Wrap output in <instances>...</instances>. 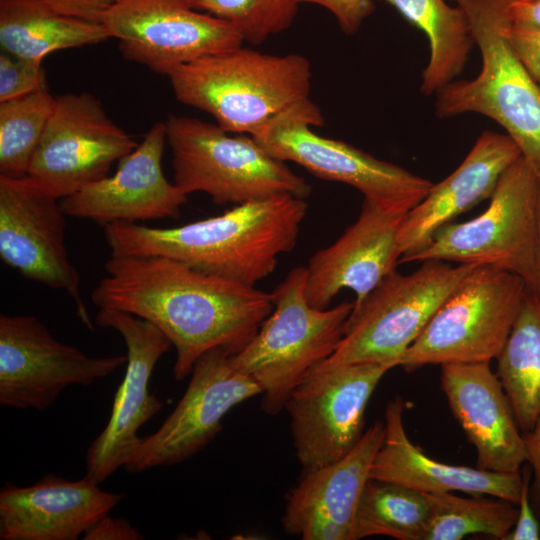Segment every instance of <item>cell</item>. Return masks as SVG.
Wrapping results in <instances>:
<instances>
[{"instance_id": "obj_1", "label": "cell", "mask_w": 540, "mask_h": 540, "mask_svg": "<svg viewBox=\"0 0 540 540\" xmlns=\"http://www.w3.org/2000/svg\"><path fill=\"white\" fill-rule=\"evenodd\" d=\"M91 293L98 308L124 311L158 327L176 350L175 379L205 352L243 349L273 310L272 294L161 256H112Z\"/></svg>"}, {"instance_id": "obj_2", "label": "cell", "mask_w": 540, "mask_h": 540, "mask_svg": "<svg viewBox=\"0 0 540 540\" xmlns=\"http://www.w3.org/2000/svg\"><path fill=\"white\" fill-rule=\"evenodd\" d=\"M308 210L289 194L234 205L224 213L171 228L134 222L104 225L112 256H161L198 271L255 286L296 245Z\"/></svg>"}, {"instance_id": "obj_3", "label": "cell", "mask_w": 540, "mask_h": 540, "mask_svg": "<svg viewBox=\"0 0 540 540\" xmlns=\"http://www.w3.org/2000/svg\"><path fill=\"white\" fill-rule=\"evenodd\" d=\"M177 100L214 117L229 133L256 135L310 98V61L238 47L207 55L166 75Z\"/></svg>"}, {"instance_id": "obj_4", "label": "cell", "mask_w": 540, "mask_h": 540, "mask_svg": "<svg viewBox=\"0 0 540 540\" xmlns=\"http://www.w3.org/2000/svg\"><path fill=\"white\" fill-rule=\"evenodd\" d=\"M465 13L482 58L479 74L454 80L435 95V114L477 113L502 126L521 154L540 168V89L515 51L513 0H452Z\"/></svg>"}, {"instance_id": "obj_5", "label": "cell", "mask_w": 540, "mask_h": 540, "mask_svg": "<svg viewBox=\"0 0 540 540\" xmlns=\"http://www.w3.org/2000/svg\"><path fill=\"white\" fill-rule=\"evenodd\" d=\"M306 267L292 269L275 287L273 310L254 337L232 355L233 366L261 388L260 407L276 415L299 382L339 346L354 302L312 307L305 297Z\"/></svg>"}, {"instance_id": "obj_6", "label": "cell", "mask_w": 540, "mask_h": 540, "mask_svg": "<svg viewBox=\"0 0 540 540\" xmlns=\"http://www.w3.org/2000/svg\"><path fill=\"white\" fill-rule=\"evenodd\" d=\"M165 126L174 183L187 195L203 192L218 205H239L311 194L305 178L250 135L231 136L218 124L182 115H170Z\"/></svg>"}, {"instance_id": "obj_7", "label": "cell", "mask_w": 540, "mask_h": 540, "mask_svg": "<svg viewBox=\"0 0 540 540\" xmlns=\"http://www.w3.org/2000/svg\"><path fill=\"white\" fill-rule=\"evenodd\" d=\"M526 282L490 266L475 267L443 301L399 366L490 362L501 353L520 311Z\"/></svg>"}, {"instance_id": "obj_8", "label": "cell", "mask_w": 540, "mask_h": 540, "mask_svg": "<svg viewBox=\"0 0 540 540\" xmlns=\"http://www.w3.org/2000/svg\"><path fill=\"white\" fill-rule=\"evenodd\" d=\"M475 267L425 260L407 275L394 270L363 300L354 303L343 338L327 360L335 364L399 366L439 306Z\"/></svg>"}, {"instance_id": "obj_9", "label": "cell", "mask_w": 540, "mask_h": 540, "mask_svg": "<svg viewBox=\"0 0 540 540\" xmlns=\"http://www.w3.org/2000/svg\"><path fill=\"white\" fill-rule=\"evenodd\" d=\"M539 167L522 155L501 175L487 209L440 228L409 262L440 260L490 266L531 286L537 237Z\"/></svg>"}, {"instance_id": "obj_10", "label": "cell", "mask_w": 540, "mask_h": 540, "mask_svg": "<svg viewBox=\"0 0 540 540\" xmlns=\"http://www.w3.org/2000/svg\"><path fill=\"white\" fill-rule=\"evenodd\" d=\"M318 106L309 99L270 121L252 136L267 152L293 162L314 176L350 185L365 198L416 206L430 191V180L380 160L346 142L316 134L322 126Z\"/></svg>"}, {"instance_id": "obj_11", "label": "cell", "mask_w": 540, "mask_h": 540, "mask_svg": "<svg viewBox=\"0 0 540 540\" xmlns=\"http://www.w3.org/2000/svg\"><path fill=\"white\" fill-rule=\"evenodd\" d=\"M393 367L376 362L317 364L290 394L296 457L304 469L343 458L363 435L364 413L379 381Z\"/></svg>"}, {"instance_id": "obj_12", "label": "cell", "mask_w": 540, "mask_h": 540, "mask_svg": "<svg viewBox=\"0 0 540 540\" xmlns=\"http://www.w3.org/2000/svg\"><path fill=\"white\" fill-rule=\"evenodd\" d=\"M138 144L88 92L56 97L52 115L31 159L27 177L64 199L106 176Z\"/></svg>"}, {"instance_id": "obj_13", "label": "cell", "mask_w": 540, "mask_h": 540, "mask_svg": "<svg viewBox=\"0 0 540 540\" xmlns=\"http://www.w3.org/2000/svg\"><path fill=\"white\" fill-rule=\"evenodd\" d=\"M58 341L33 315L0 314V404L44 411L71 385L88 386L126 364Z\"/></svg>"}, {"instance_id": "obj_14", "label": "cell", "mask_w": 540, "mask_h": 540, "mask_svg": "<svg viewBox=\"0 0 540 540\" xmlns=\"http://www.w3.org/2000/svg\"><path fill=\"white\" fill-rule=\"evenodd\" d=\"M231 351L216 347L195 362L187 389L173 412L141 443L124 465L142 473L182 463L204 449L235 406L262 394L259 385L232 364Z\"/></svg>"}, {"instance_id": "obj_15", "label": "cell", "mask_w": 540, "mask_h": 540, "mask_svg": "<svg viewBox=\"0 0 540 540\" xmlns=\"http://www.w3.org/2000/svg\"><path fill=\"white\" fill-rule=\"evenodd\" d=\"M101 23L119 40L124 58L165 76L180 65L244 43L233 24L186 0H120Z\"/></svg>"}, {"instance_id": "obj_16", "label": "cell", "mask_w": 540, "mask_h": 540, "mask_svg": "<svg viewBox=\"0 0 540 540\" xmlns=\"http://www.w3.org/2000/svg\"><path fill=\"white\" fill-rule=\"evenodd\" d=\"M58 200L27 176L0 175V257L26 279L66 292L78 317L92 329L80 276L65 244L66 213Z\"/></svg>"}, {"instance_id": "obj_17", "label": "cell", "mask_w": 540, "mask_h": 540, "mask_svg": "<svg viewBox=\"0 0 540 540\" xmlns=\"http://www.w3.org/2000/svg\"><path fill=\"white\" fill-rule=\"evenodd\" d=\"M95 323L116 330L127 348L126 373L110 418L86 452V476L100 484L126 464L141 443L138 430L162 410L164 403L149 391V381L172 344L154 324L124 311L99 308Z\"/></svg>"}, {"instance_id": "obj_18", "label": "cell", "mask_w": 540, "mask_h": 540, "mask_svg": "<svg viewBox=\"0 0 540 540\" xmlns=\"http://www.w3.org/2000/svg\"><path fill=\"white\" fill-rule=\"evenodd\" d=\"M411 207L365 198L360 214L331 245L318 250L306 266L305 297L314 308L326 309L343 289L354 303L363 300L396 270L399 230Z\"/></svg>"}, {"instance_id": "obj_19", "label": "cell", "mask_w": 540, "mask_h": 540, "mask_svg": "<svg viewBox=\"0 0 540 540\" xmlns=\"http://www.w3.org/2000/svg\"><path fill=\"white\" fill-rule=\"evenodd\" d=\"M165 122H157L143 140L118 161L114 175L90 183L63 199L66 215L103 226L114 222L178 218L188 195L164 175Z\"/></svg>"}, {"instance_id": "obj_20", "label": "cell", "mask_w": 540, "mask_h": 540, "mask_svg": "<svg viewBox=\"0 0 540 540\" xmlns=\"http://www.w3.org/2000/svg\"><path fill=\"white\" fill-rule=\"evenodd\" d=\"M384 437L385 423L376 421L343 458L304 469L286 497L284 530L303 540H356L358 505Z\"/></svg>"}, {"instance_id": "obj_21", "label": "cell", "mask_w": 540, "mask_h": 540, "mask_svg": "<svg viewBox=\"0 0 540 540\" xmlns=\"http://www.w3.org/2000/svg\"><path fill=\"white\" fill-rule=\"evenodd\" d=\"M98 485L87 476L70 481L53 474L27 487L5 483L0 491V539H78L125 497Z\"/></svg>"}, {"instance_id": "obj_22", "label": "cell", "mask_w": 540, "mask_h": 540, "mask_svg": "<svg viewBox=\"0 0 540 540\" xmlns=\"http://www.w3.org/2000/svg\"><path fill=\"white\" fill-rule=\"evenodd\" d=\"M440 385L449 407L476 450V467L520 471L526 462L522 431L489 362L442 364Z\"/></svg>"}, {"instance_id": "obj_23", "label": "cell", "mask_w": 540, "mask_h": 540, "mask_svg": "<svg viewBox=\"0 0 540 540\" xmlns=\"http://www.w3.org/2000/svg\"><path fill=\"white\" fill-rule=\"evenodd\" d=\"M521 155L508 134L484 131L461 164L407 212L398 236L399 263H408L444 225L490 199L503 172Z\"/></svg>"}, {"instance_id": "obj_24", "label": "cell", "mask_w": 540, "mask_h": 540, "mask_svg": "<svg viewBox=\"0 0 540 540\" xmlns=\"http://www.w3.org/2000/svg\"><path fill=\"white\" fill-rule=\"evenodd\" d=\"M405 401L397 396L385 408V437L370 470V478L397 483L423 493L460 491L488 495L517 504L521 471L499 473L453 465L426 455L409 439L403 424Z\"/></svg>"}, {"instance_id": "obj_25", "label": "cell", "mask_w": 540, "mask_h": 540, "mask_svg": "<svg viewBox=\"0 0 540 540\" xmlns=\"http://www.w3.org/2000/svg\"><path fill=\"white\" fill-rule=\"evenodd\" d=\"M110 38L102 23L60 14L37 0H0V45L19 58L43 61L56 51Z\"/></svg>"}, {"instance_id": "obj_26", "label": "cell", "mask_w": 540, "mask_h": 540, "mask_svg": "<svg viewBox=\"0 0 540 540\" xmlns=\"http://www.w3.org/2000/svg\"><path fill=\"white\" fill-rule=\"evenodd\" d=\"M421 30L429 42V59L420 92L436 94L465 68L475 44L465 13L445 0H382Z\"/></svg>"}, {"instance_id": "obj_27", "label": "cell", "mask_w": 540, "mask_h": 540, "mask_svg": "<svg viewBox=\"0 0 540 540\" xmlns=\"http://www.w3.org/2000/svg\"><path fill=\"white\" fill-rule=\"evenodd\" d=\"M497 360L518 425L529 431L540 417V293L531 287Z\"/></svg>"}, {"instance_id": "obj_28", "label": "cell", "mask_w": 540, "mask_h": 540, "mask_svg": "<svg viewBox=\"0 0 540 540\" xmlns=\"http://www.w3.org/2000/svg\"><path fill=\"white\" fill-rule=\"evenodd\" d=\"M429 513L426 493L370 478L357 509L356 540L374 535L423 540Z\"/></svg>"}, {"instance_id": "obj_29", "label": "cell", "mask_w": 540, "mask_h": 540, "mask_svg": "<svg viewBox=\"0 0 540 540\" xmlns=\"http://www.w3.org/2000/svg\"><path fill=\"white\" fill-rule=\"evenodd\" d=\"M426 494L430 513L423 540H460L472 534L504 540L517 519V504L504 499Z\"/></svg>"}, {"instance_id": "obj_30", "label": "cell", "mask_w": 540, "mask_h": 540, "mask_svg": "<svg viewBox=\"0 0 540 540\" xmlns=\"http://www.w3.org/2000/svg\"><path fill=\"white\" fill-rule=\"evenodd\" d=\"M55 100L45 89L0 102V175L14 178L27 175Z\"/></svg>"}, {"instance_id": "obj_31", "label": "cell", "mask_w": 540, "mask_h": 540, "mask_svg": "<svg viewBox=\"0 0 540 540\" xmlns=\"http://www.w3.org/2000/svg\"><path fill=\"white\" fill-rule=\"evenodd\" d=\"M205 13L233 24L243 41L258 45L287 30L293 23L299 0H186Z\"/></svg>"}, {"instance_id": "obj_32", "label": "cell", "mask_w": 540, "mask_h": 540, "mask_svg": "<svg viewBox=\"0 0 540 540\" xmlns=\"http://www.w3.org/2000/svg\"><path fill=\"white\" fill-rule=\"evenodd\" d=\"M47 89L43 61L0 53V102Z\"/></svg>"}, {"instance_id": "obj_33", "label": "cell", "mask_w": 540, "mask_h": 540, "mask_svg": "<svg viewBox=\"0 0 540 540\" xmlns=\"http://www.w3.org/2000/svg\"><path fill=\"white\" fill-rule=\"evenodd\" d=\"M321 6L336 19L340 29L347 35L356 33L365 19L374 11L373 0H299Z\"/></svg>"}, {"instance_id": "obj_34", "label": "cell", "mask_w": 540, "mask_h": 540, "mask_svg": "<svg viewBox=\"0 0 540 540\" xmlns=\"http://www.w3.org/2000/svg\"><path fill=\"white\" fill-rule=\"evenodd\" d=\"M522 486L520 498L517 502L518 514L514 527L504 540H539V519L530 500V484L532 471L529 464L524 465L522 471Z\"/></svg>"}, {"instance_id": "obj_35", "label": "cell", "mask_w": 540, "mask_h": 540, "mask_svg": "<svg viewBox=\"0 0 540 540\" xmlns=\"http://www.w3.org/2000/svg\"><path fill=\"white\" fill-rule=\"evenodd\" d=\"M509 35L519 58L540 89V31L512 24Z\"/></svg>"}, {"instance_id": "obj_36", "label": "cell", "mask_w": 540, "mask_h": 540, "mask_svg": "<svg viewBox=\"0 0 540 540\" xmlns=\"http://www.w3.org/2000/svg\"><path fill=\"white\" fill-rule=\"evenodd\" d=\"M50 9L73 18L101 23L105 13L120 0H37Z\"/></svg>"}, {"instance_id": "obj_37", "label": "cell", "mask_w": 540, "mask_h": 540, "mask_svg": "<svg viewBox=\"0 0 540 540\" xmlns=\"http://www.w3.org/2000/svg\"><path fill=\"white\" fill-rule=\"evenodd\" d=\"M83 539L140 540L144 539V536L127 519L106 515L84 533Z\"/></svg>"}, {"instance_id": "obj_38", "label": "cell", "mask_w": 540, "mask_h": 540, "mask_svg": "<svg viewBox=\"0 0 540 540\" xmlns=\"http://www.w3.org/2000/svg\"><path fill=\"white\" fill-rule=\"evenodd\" d=\"M526 462L531 467L532 480L530 484V500L533 509L540 519V417L532 429L522 432Z\"/></svg>"}, {"instance_id": "obj_39", "label": "cell", "mask_w": 540, "mask_h": 540, "mask_svg": "<svg viewBox=\"0 0 540 540\" xmlns=\"http://www.w3.org/2000/svg\"><path fill=\"white\" fill-rule=\"evenodd\" d=\"M511 19L516 27L540 31V0H513Z\"/></svg>"}, {"instance_id": "obj_40", "label": "cell", "mask_w": 540, "mask_h": 540, "mask_svg": "<svg viewBox=\"0 0 540 540\" xmlns=\"http://www.w3.org/2000/svg\"><path fill=\"white\" fill-rule=\"evenodd\" d=\"M540 293V168H539V196H538V217H537V237L534 259V277L531 286Z\"/></svg>"}]
</instances>
